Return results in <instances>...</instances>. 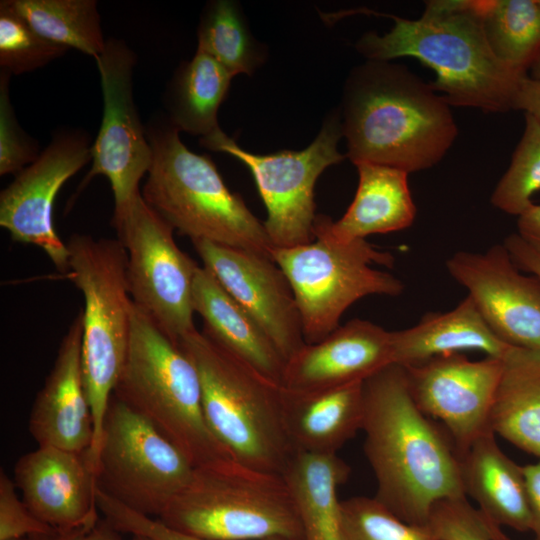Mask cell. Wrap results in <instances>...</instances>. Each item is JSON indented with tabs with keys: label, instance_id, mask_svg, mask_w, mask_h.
I'll use <instances>...</instances> for the list:
<instances>
[{
	"label": "cell",
	"instance_id": "obj_32",
	"mask_svg": "<svg viewBox=\"0 0 540 540\" xmlns=\"http://www.w3.org/2000/svg\"><path fill=\"white\" fill-rule=\"evenodd\" d=\"M540 190V123L525 114L521 139L510 165L491 195L497 209L519 216L532 204V196Z\"/></svg>",
	"mask_w": 540,
	"mask_h": 540
},
{
	"label": "cell",
	"instance_id": "obj_31",
	"mask_svg": "<svg viewBox=\"0 0 540 540\" xmlns=\"http://www.w3.org/2000/svg\"><path fill=\"white\" fill-rule=\"evenodd\" d=\"M44 38L97 59L105 50L95 0H10Z\"/></svg>",
	"mask_w": 540,
	"mask_h": 540
},
{
	"label": "cell",
	"instance_id": "obj_21",
	"mask_svg": "<svg viewBox=\"0 0 540 540\" xmlns=\"http://www.w3.org/2000/svg\"><path fill=\"white\" fill-rule=\"evenodd\" d=\"M354 165L358 171V186L352 203L337 221L317 215L315 238L325 236L350 242L410 227L416 217V206L408 185V173L368 162Z\"/></svg>",
	"mask_w": 540,
	"mask_h": 540
},
{
	"label": "cell",
	"instance_id": "obj_1",
	"mask_svg": "<svg viewBox=\"0 0 540 540\" xmlns=\"http://www.w3.org/2000/svg\"><path fill=\"white\" fill-rule=\"evenodd\" d=\"M363 399V449L380 503L403 521L425 526L436 502L466 496L453 439L416 405L401 365L367 378Z\"/></svg>",
	"mask_w": 540,
	"mask_h": 540
},
{
	"label": "cell",
	"instance_id": "obj_14",
	"mask_svg": "<svg viewBox=\"0 0 540 540\" xmlns=\"http://www.w3.org/2000/svg\"><path fill=\"white\" fill-rule=\"evenodd\" d=\"M91 146L85 132H56L0 193L1 227L12 240L42 249L61 273L68 272L69 250L54 227V201L64 183L91 161Z\"/></svg>",
	"mask_w": 540,
	"mask_h": 540
},
{
	"label": "cell",
	"instance_id": "obj_9",
	"mask_svg": "<svg viewBox=\"0 0 540 540\" xmlns=\"http://www.w3.org/2000/svg\"><path fill=\"white\" fill-rule=\"evenodd\" d=\"M298 306L305 342L321 341L340 324L344 312L369 295L398 296L403 282L373 265L393 267L394 256L366 239L339 242L317 236L311 243L271 249Z\"/></svg>",
	"mask_w": 540,
	"mask_h": 540
},
{
	"label": "cell",
	"instance_id": "obj_29",
	"mask_svg": "<svg viewBox=\"0 0 540 540\" xmlns=\"http://www.w3.org/2000/svg\"><path fill=\"white\" fill-rule=\"evenodd\" d=\"M476 8L494 54L528 73L540 57V0H476Z\"/></svg>",
	"mask_w": 540,
	"mask_h": 540
},
{
	"label": "cell",
	"instance_id": "obj_7",
	"mask_svg": "<svg viewBox=\"0 0 540 540\" xmlns=\"http://www.w3.org/2000/svg\"><path fill=\"white\" fill-rule=\"evenodd\" d=\"M157 519L208 540H304L283 475L235 461L195 467L189 483Z\"/></svg>",
	"mask_w": 540,
	"mask_h": 540
},
{
	"label": "cell",
	"instance_id": "obj_38",
	"mask_svg": "<svg viewBox=\"0 0 540 540\" xmlns=\"http://www.w3.org/2000/svg\"><path fill=\"white\" fill-rule=\"evenodd\" d=\"M15 483L0 472V540L46 534L53 530L39 520L18 496Z\"/></svg>",
	"mask_w": 540,
	"mask_h": 540
},
{
	"label": "cell",
	"instance_id": "obj_42",
	"mask_svg": "<svg viewBox=\"0 0 540 540\" xmlns=\"http://www.w3.org/2000/svg\"><path fill=\"white\" fill-rule=\"evenodd\" d=\"M513 110H522L540 123V79L526 75L516 91Z\"/></svg>",
	"mask_w": 540,
	"mask_h": 540
},
{
	"label": "cell",
	"instance_id": "obj_46",
	"mask_svg": "<svg viewBox=\"0 0 540 540\" xmlns=\"http://www.w3.org/2000/svg\"><path fill=\"white\" fill-rule=\"evenodd\" d=\"M12 540H30V536L22 537V538H18V539H12Z\"/></svg>",
	"mask_w": 540,
	"mask_h": 540
},
{
	"label": "cell",
	"instance_id": "obj_36",
	"mask_svg": "<svg viewBox=\"0 0 540 540\" xmlns=\"http://www.w3.org/2000/svg\"><path fill=\"white\" fill-rule=\"evenodd\" d=\"M12 75L0 70V175L17 174L40 155L37 140L18 124L9 97Z\"/></svg>",
	"mask_w": 540,
	"mask_h": 540
},
{
	"label": "cell",
	"instance_id": "obj_35",
	"mask_svg": "<svg viewBox=\"0 0 540 540\" xmlns=\"http://www.w3.org/2000/svg\"><path fill=\"white\" fill-rule=\"evenodd\" d=\"M425 526L434 540H509L466 496L436 502Z\"/></svg>",
	"mask_w": 540,
	"mask_h": 540
},
{
	"label": "cell",
	"instance_id": "obj_24",
	"mask_svg": "<svg viewBox=\"0 0 540 540\" xmlns=\"http://www.w3.org/2000/svg\"><path fill=\"white\" fill-rule=\"evenodd\" d=\"M193 308L209 338L281 384L284 358L262 327L203 266H199L194 280Z\"/></svg>",
	"mask_w": 540,
	"mask_h": 540
},
{
	"label": "cell",
	"instance_id": "obj_39",
	"mask_svg": "<svg viewBox=\"0 0 540 540\" xmlns=\"http://www.w3.org/2000/svg\"><path fill=\"white\" fill-rule=\"evenodd\" d=\"M121 532L105 518L95 524L61 531L53 529L46 534L30 536V540H122Z\"/></svg>",
	"mask_w": 540,
	"mask_h": 540
},
{
	"label": "cell",
	"instance_id": "obj_10",
	"mask_svg": "<svg viewBox=\"0 0 540 540\" xmlns=\"http://www.w3.org/2000/svg\"><path fill=\"white\" fill-rule=\"evenodd\" d=\"M95 468L99 490L129 509L159 518L189 483L195 467L148 421L112 395Z\"/></svg>",
	"mask_w": 540,
	"mask_h": 540
},
{
	"label": "cell",
	"instance_id": "obj_16",
	"mask_svg": "<svg viewBox=\"0 0 540 540\" xmlns=\"http://www.w3.org/2000/svg\"><path fill=\"white\" fill-rule=\"evenodd\" d=\"M446 267L500 340L540 350V278L522 274L504 244L458 251Z\"/></svg>",
	"mask_w": 540,
	"mask_h": 540
},
{
	"label": "cell",
	"instance_id": "obj_23",
	"mask_svg": "<svg viewBox=\"0 0 540 540\" xmlns=\"http://www.w3.org/2000/svg\"><path fill=\"white\" fill-rule=\"evenodd\" d=\"M495 433L488 430L459 454L460 474L465 495L495 525L516 531L531 530V516L523 466L499 447Z\"/></svg>",
	"mask_w": 540,
	"mask_h": 540
},
{
	"label": "cell",
	"instance_id": "obj_44",
	"mask_svg": "<svg viewBox=\"0 0 540 540\" xmlns=\"http://www.w3.org/2000/svg\"><path fill=\"white\" fill-rule=\"evenodd\" d=\"M530 74L532 78L540 79V57L539 59L533 64V66L530 68Z\"/></svg>",
	"mask_w": 540,
	"mask_h": 540
},
{
	"label": "cell",
	"instance_id": "obj_37",
	"mask_svg": "<svg viewBox=\"0 0 540 540\" xmlns=\"http://www.w3.org/2000/svg\"><path fill=\"white\" fill-rule=\"evenodd\" d=\"M96 499L98 510L102 513L103 518L121 533L143 535L153 540H208L176 531L158 519L129 509L99 489L96 491Z\"/></svg>",
	"mask_w": 540,
	"mask_h": 540
},
{
	"label": "cell",
	"instance_id": "obj_20",
	"mask_svg": "<svg viewBox=\"0 0 540 540\" xmlns=\"http://www.w3.org/2000/svg\"><path fill=\"white\" fill-rule=\"evenodd\" d=\"M393 363L392 331L355 318L291 356L281 384L291 390H313L363 382Z\"/></svg>",
	"mask_w": 540,
	"mask_h": 540
},
{
	"label": "cell",
	"instance_id": "obj_17",
	"mask_svg": "<svg viewBox=\"0 0 540 540\" xmlns=\"http://www.w3.org/2000/svg\"><path fill=\"white\" fill-rule=\"evenodd\" d=\"M192 244L203 267L262 327L285 362L306 344L291 285L271 257L205 240Z\"/></svg>",
	"mask_w": 540,
	"mask_h": 540
},
{
	"label": "cell",
	"instance_id": "obj_43",
	"mask_svg": "<svg viewBox=\"0 0 540 540\" xmlns=\"http://www.w3.org/2000/svg\"><path fill=\"white\" fill-rule=\"evenodd\" d=\"M517 234L540 253V204H532L518 216Z\"/></svg>",
	"mask_w": 540,
	"mask_h": 540
},
{
	"label": "cell",
	"instance_id": "obj_18",
	"mask_svg": "<svg viewBox=\"0 0 540 540\" xmlns=\"http://www.w3.org/2000/svg\"><path fill=\"white\" fill-rule=\"evenodd\" d=\"M14 483L29 510L53 529L71 530L100 519L89 451L38 446L17 460Z\"/></svg>",
	"mask_w": 540,
	"mask_h": 540
},
{
	"label": "cell",
	"instance_id": "obj_25",
	"mask_svg": "<svg viewBox=\"0 0 540 540\" xmlns=\"http://www.w3.org/2000/svg\"><path fill=\"white\" fill-rule=\"evenodd\" d=\"M392 347L394 363L405 367L464 351L502 358L511 346L494 334L466 296L448 312L427 313L416 325L392 331Z\"/></svg>",
	"mask_w": 540,
	"mask_h": 540
},
{
	"label": "cell",
	"instance_id": "obj_26",
	"mask_svg": "<svg viewBox=\"0 0 540 540\" xmlns=\"http://www.w3.org/2000/svg\"><path fill=\"white\" fill-rule=\"evenodd\" d=\"M490 415V428L540 458V350L511 346Z\"/></svg>",
	"mask_w": 540,
	"mask_h": 540
},
{
	"label": "cell",
	"instance_id": "obj_6",
	"mask_svg": "<svg viewBox=\"0 0 540 540\" xmlns=\"http://www.w3.org/2000/svg\"><path fill=\"white\" fill-rule=\"evenodd\" d=\"M112 395L148 421L194 467L234 461L207 425L196 366L134 303L128 350Z\"/></svg>",
	"mask_w": 540,
	"mask_h": 540
},
{
	"label": "cell",
	"instance_id": "obj_2",
	"mask_svg": "<svg viewBox=\"0 0 540 540\" xmlns=\"http://www.w3.org/2000/svg\"><path fill=\"white\" fill-rule=\"evenodd\" d=\"M347 157L412 173L439 163L458 129L450 105L406 66L367 60L353 68L342 94Z\"/></svg>",
	"mask_w": 540,
	"mask_h": 540
},
{
	"label": "cell",
	"instance_id": "obj_30",
	"mask_svg": "<svg viewBox=\"0 0 540 540\" xmlns=\"http://www.w3.org/2000/svg\"><path fill=\"white\" fill-rule=\"evenodd\" d=\"M197 51L208 54L233 76L252 75L267 59V47L251 33L238 2L206 4L197 29Z\"/></svg>",
	"mask_w": 540,
	"mask_h": 540
},
{
	"label": "cell",
	"instance_id": "obj_34",
	"mask_svg": "<svg viewBox=\"0 0 540 540\" xmlns=\"http://www.w3.org/2000/svg\"><path fill=\"white\" fill-rule=\"evenodd\" d=\"M342 540H434L426 526L407 523L375 497L341 501Z\"/></svg>",
	"mask_w": 540,
	"mask_h": 540
},
{
	"label": "cell",
	"instance_id": "obj_19",
	"mask_svg": "<svg viewBox=\"0 0 540 540\" xmlns=\"http://www.w3.org/2000/svg\"><path fill=\"white\" fill-rule=\"evenodd\" d=\"M83 313L63 336L53 367L35 397L28 421L39 447L84 453L94 439V422L82 366Z\"/></svg>",
	"mask_w": 540,
	"mask_h": 540
},
{
	"label": "cell",
	"instance_id": "obj_22",
	"mask_svg": "<svg viewBox=\"0 0 540 540\" xmlns=\"http://www.w3.org/2000/svg\"><path fill=\"white\" fill-rule=\"evenodd\" d=\"M363 382L313 390L282 385L284 421L295 451L337 454L362 429Z\"/></svg>",
	"mask_w": 540,
	"mask_h": 540
},
{
	"label": "cell",
	"instance_id": "obj_3",
	"mask_svg": "<svg viewBox=\"0 0 540 540\" xmlns=\"http://www.w3.org/2000/svg\"><path fill=\"white\" fill-rule=\"evenodd\" d=\"M374 15L391 18L394 25L383 35L371 31L359 38L356 49L367 60L414 57L435 72L430 84L450 106L489 113L513 110L518 86L528 73L494 54L476 0L426 1L418 19Z\"/></svg>",
	"mask_w": 540,
	"mask_h": 540
},
{
	"label": "cell",
	"instance_id": "obj_11",
	"mask_svg": "<svg viewBox=\"0 0 540 540\" xmlns=\"http://www.w3.org/2000/svg\"><path fill=\"white\" fill-rule=\"evenodd\" d=\"M341 137L340 113L333 110L314 141L300 151L251 153L221 129L200 138V142L205 148L227 153L248 167L266 207L263 224L268 237L273 247L288 248L315 240L314 187L326 168L345 158L337 149Z\"/></svg>",
	"mask_w": 540,
	"mask_h": 540
},
{
	"label": "cell",
	"instance_id": "obj_33",
	"mask_svg": "<svg viewBox=\"0 0 540 540\" xmlns=\"http://www.w3.org/2000/svg\"><path fill=\"white\" fill-rule=\"evenodd\" d=\"M68 47L35 31L10 0L0 2V67L11 75L39 69L64 55Z\"/></svg>",
	"mask_w": 540,
	"mask_h": 540
},
{
	"label": "cell",
	"instance_id": "obj_12",
	"mask_svg": "<svg viewBox=\"0 0 540 540\" xmlns=\"http://www.w3.org/2000/svg\"><path fill=\"white\" fill-rule=\"evenodd\" d=\"M127 254L132 301L174 343L197 329L193 285L199 265L177 245L174 229L140 194L112 218Z\"/></svg>",
	"mask_w": 540,
	"mask_h": 540
},
{
	"label": "cell",
	"instance_id": "obj_27",
	"mask_svg": "<svg viewBox=\"0 0 540 540\" xmlns=\"http://www.w3.org/2000/svg\"><path fill=\"white\" fill-rule=\"evenodd\" d=\"M350 471L337 454L295 451L282 475L293 497L304 540H342L337 491Z\"/></svg>",
	"mask_w": 540,
	"mask_h": 540
},
{
	"label": "cell",
	"instance_id": "obj_8",
	"mask_svg": "<svg viewBox=\"0 0 540 540\" xmlns=\"http://www.w3.org/2000/svg\"><path fill=\"white\" fill-rule=\"evenodd\" d=\"M68 278L84 298L82 366L94 439L89 451L96 464L105 414L122 370L131 331L133 301L127 279V254L118 239L70 237Z\"/></svg>",
	"mask_w": 540,
	"mask_h": 540
},
{
	"label": "cell",
	"instance_id": "obj_45",
	"mask_svg": "<svg viewBox=\"0 0 540 540\" xmlns=\"http://www.w3.org/2000/svg\"><path fill=\"white\" fill-rule=\"evenodd\" d=\"M131 540H153V539L143 536V535H132Z\"/></svg>",
	"mask_w": 540,
	"mask_h": 540
},
{
	"label": "cell",
	"instance_id": "obj_15",
	"mask_svg": "<svg viewBox=\"0 0 540 540\" xmlns=\"http://www.w3.org/2000/svg\"><path fill=\"white\" fill-rule=\"evenodd\" d=\"M419 409L448 431L458 456L490 428V415L503 369L502 358L473 361L462 353L402 366Z\"/></svg>",
	"mask_w": 540,
	"mask_h": 540
},
{
	"label": "cell",
	"instance_id": "obj_41",
	"mask_svg": "<svg viewBox=\"0 0 540 540\" xmlns=\"http://www.w3.org/2000/svg\"><path fill=\"white\" fill-rule=\"evenodd\" d=\"M503 244L521 271L540 278V253L530 247L517 233L506 237Z\"/></svg>",
	"mask_w": 540,
	"mask_h": 540
},
{
	"label": "cell",
	"instance_id": "obj_5",
	"mask_svg": "<svg viewBox=\"0 0 540 540\" xmlns=\"http://www.w3.org/2000/svg\"><path fill=\"white\" fill-rule=\"evenodd\" d=\"M179 346L197 368L207 425L232 459L254 470L283 474L295 449L282 404V384L195 329Z\"/></svg>",
	"mask_w": 540,
	"mask_h": 540
},
{
	"label": "cell",
	"instance_id": "obj_40",
	"mask_svg": "<svg viewBox=\"0 0 540 540\" xmlns=\"http://www.w3.org/2000/svg\"><path fill=\"white\" fill-rule=\"evenodd\" d=\"M527 500L531 516V532L534 540H540V458L533 464L523 466Z\"/></svg>",
	"mask_w": 540,
	"mask_h": 540
},
{
	"label": "cell",
	"instance_id": "obj_28",
	"mask_svg": "<svg viewBox=\"0 0 540 540\" xmlns=\"http://www.w3.org/2000/svg\"><path fill=\"white\" fill-rule=\"evenodd\" d=\"M234 76L206 53L183 62L168 85V118L179 130L206 137L220 129L217 115Z\"/></svg>",
	"mask_w": 540,
	"mask_h": 540
},
{
	"label": "cell",
	"instance_id": "obj_13",
	"mask_svg": "<svg viewBox=\"0 0 540 540\" xmlns=\"http://www.w3.org/2000/svg\"><path fill=\"white\" fill-rule=\"evenodd\" d=\"M95 61L104 111L91 146L92 167L82 185L96 175L105 176L113 192L114 217L141 194L139 183L151 167L153 153L133 96L134 52L123 41L111 38Z\"/></svg>",
	"mask_w": 540,
	"mask_h": 540
},
{
	"label": "cell",
	"instance_id": "obj_4",
	"mask_svg": "<svg viewBox=\"0 0 540 540\" xmlns=\"http://www.w3.org/2000/svg\"><path fill=\"white\" fill-rule=\"evenodd\" d=\"M179 132L167 116L154 117L146 128L153 159L141 191L145 202L192 242L271 257L273 245L263 222L226 186L210 158L184 145Z\"/></svg>",
	"mask_w": 540,
	"mask_h": 540
}]
</instances>
